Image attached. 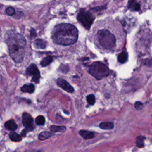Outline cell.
Segmentation results:
<instances>
[{
	"instance_id": "cell-15",
	"label": "cell",
	"mask_w": 152,
	"mask_h": 152,
	"mask_svg": "<svg viewBox=\"0 0 152 152\" xmlns=\"http://www.w3.org/2000/svg\"><path fill=\"white\" fill-rule=\"evenodd\" d=\"M113 127V124L110 122H103L99 124V127L103 129H112Z\"/></svg>"
},
{
	"instance_id": "cell-26",
	"label": "cell",
	"mask_w": 152,
	"mask_h": 152,
	"mask_svg": "<svg viewBox=\"0 0 152 152\" xmlns=\"http://www.w3.org/2000/svg\"><path fill=\"white\" fill-rule=\"evenodd\" d=\"M31 36H32V37H34L36 36V33L34 30V29H32V31H31Z\"/></svg>"
},
{
	"instance_id": "cell-25",
	"label": "cell",
	"mask_w": 152,
	"mask_h": 152,
	"mask_svg": "<svg viewBox=\"0 0 152 152\" xmlns=\"http://www.w3.org/2000/svg\"><path fill=\"white\" fill-rule=\"evenodd\" d=\"M32 129H33V127L26 128V129H23V130L22 131V133H21V136H23V137H25L26 135V134H27V132L28 131H29L32 130Z\"/></svg>"
},
{
	"instance_id": "cell-1",
	"label": "cell",
	"mask_w": 152,
	"mask_h": 152,
	"mask_svg": "<svg viewBox=\"0 0 152 152\" xmlns=\"http://www.w3.org/2000/svg\"><path fill=\"white\" fill-rule=\"evenodd\" d=\"M5 41L13 60L16 63H21L24 58L26 45L24 36L15 31L10 30L5 36Z\"/></svg>"
},
{
	"instance_id": "cell-9",
	"label": "cell",
	"mask_w": 152,
	"mask_h": 152,
	"mask_svg": "<svg viewBox=\"0 0 152 152\" xmlns=\"http://www.w3.org/2000/svg\"><path fill=\"white\" fill-rule=\"evenodd\" d=\"M79 134L84 139H91L94 137V132L87 130H80L79 131Z\"/></svg>"
},
{
	"instance_id": "cell-22",
	"label": "cell",
	"mask_w": 152,
	"mask_h": 152,
	"mask_svg": "<svg viewBox=\"0 0 152 152\" xmlns=\"http://www.w3.org/2000/svg\"><path fill=\"white\" fill-rule=\"evenodd\" d=\"M87 101L89 105H93L95 103V96L93 94H90L87 96Z\"/></svg>"
},
{
	"instance_id": "cell-7",
	"label": "cell",
	"mask_w": 152,
	"mask_h": 152,
	"mask_svg": "<svg viewBox=\"0 0 152 152\" xmlns=\"http://www.w3.org/2000/svg\"><path fill=\"white\" fill-rule=\"evenodd\" d=\"M56 83L57 84H58L61 88H62L63 90L68 93H72L74 91V88L65 80L58 79H57Z\"/></svg>"
},
{
	"instance_id": "cell-12",
	"label": "cell",
	"mask_w": 152,
	"mask_h": 152,
	"mask_svg": "<svg viewBox=\"0 0 152 152\" xmlns=\"http://www.w3.org/2000/svg\"><path fill=\"white\" fill-rule=\"evenodd\" d=\"M128 8L134 11H138L140 9V6L139 4H138L137 2L134 1H131L128 2Z\"/></svg>"
},
{
	"instance_id": "cell-11",
	"label": "cell",
	"mask_w": 152,
	"mask_h": 152,
	"mask_svg": "<svg viewBox=\"0 0 152 152\" xmlns=\"http://www.w3.org/2000/svg\"><path fill=\"white\" fill-rule=\"evenodd\" d=\"M5 127L10 131H15L17 128V125L13 120H9L5 123Z\"/></svg>"
},
{
	"instance_id": "cell-2",
	"label": "cell",
	"mask_w": 152,
	"mask_h": 152,
	"mask_svg": "<svg viewBox=\"0 0 152 152\" xmlns=\"http://www.w3.org/2000/svg\"><path fill=\"white\" fill-rule=\"evenodd\" d=\"M78 30L74 26L68 23L56 25L52 32V39L53 42L60 45L68 46L77 41Z\"/></svg>"
},
{
	"instance_id": "cell-17",
	"label": "cell",
	"mask_w": 152,
	"mask_h": 152,
	"mask_svg": "<svg viewBox=\"0 0 152 152\" xmlns=\"http://www.w3.org/2000/svg\"><path fill=\"white\" fill-rule=\"evenodd\" d=\"M50 130L52 132H64L66 130V127L65 126H56V125H52L50 127Z\"/></svg>"
},
{
	"instance_id": "cell-16",
	"label": "cell",
	"mask_w": 152,
	"mask_h": 152,
	"mask_svg": "<svg viewBox=\"0 0 152 152\" xmlns=\"http://www.w3.org/2000/svg\"><path fill=\"white\" fill-rule=\"evenodd\" d=\"M128 60V53L126 52H121L118 56V61L121 64L125 63Z\"/></svg>"
},
{
	"instance_id": "cell-18",
	"label": "cell",
	"mask_w": 152,
	"mask_h": 152,
	"mask_svg": "<svg viewBox=\"0 0 152 152\" xmlns=\"http://www.w3.org/2000/svg\"><path fill=\"white\" fill-rule=\"evenodd\" d=\"M53 61V57L52 56H46L45 58H44L42 61L41 62V65L42 67H46L47 65H49Z\"/></svg>"
},
{
	"instance_id": "cell-27",
	"label": "cell",
	"mask_w": 152,
	"mask_h": 152,
	"mask_svg": "<svg viewBox=\"0 0 152 152\" xmlns=\"http://www.w3.org/2000/svg\"><path fill=\"white\" fill-rule=\"evenodd\" d=\"M32 152H40V151H33Z\"/></svg>"
},
{
	"instance_id": "cell-6",
	"label": "cell",
	"mask_w": 152,
	"mask_h": 152,
	"mask_svg": "<svg viewBox=\"0 0 152 152\" xmlns=\"http://www.w3.org/2000/svg\"><path fill=\"white\" fill-rule=\"evenodd\" d=\"M26 73L29 75H33L32 82H34L36 83H39L41 77L40 72L34 64H32L29 66L26 70Z\"/></svg>"
},
{
	"instance_id": "cell-14",
	"label": "cell",
	"mask_w": 152,
	"mask_h": 152,
	"mask_svg": "<svg viewBox=\"0 0 152 152\" xmlns=\"http://www.w3.org/2000/svg\"><path fill=\"white\" fill-rule=\"evenodd\" d=\"M9 137H10V139H11V140H12L13 141H14V142L21 141L22 139L21 136L18 134L17 133H16L15 132H10L9 134Z\"/></svg>"
},
{
	"instance_id": "cell-3",
	"label": "cell",
	"mask_w": 152,
	"mask_h": 152,
	"mask_svg": "<svg viewBox=\"0 0 152 152\" xmlns=\"http://www.w3.org/2000/svg\"><path fill=\"white\" fill-rule=\"evenodd\" d=\"M96 39L101 47L106 51H113L116 47L115 36L108 29H101L96 34Z\"/></svg>"
},
{
	"instance_id": "cell-5",
	"label": "cell",
	"mask_w": 152,
	"mask_h": 152,
	"mask_svg": "<svg viewBox=\"0 0 152 152\" xmlns=\"http://www.w3.org/2000/svg\"><path fill=\"white\" fill-rule=\"evenodd\" d=\"M94 17L88 11H82L77 15V20L87 29H89L94 21Z\"/></svg>"
},
{
	"instance_id": "cell-20",
	"label": "cell",
	"mask_w": 152,
	"mask_h": 152,
	"mask_svg": "<svg viewBox=\"0 0 152 152\" xmlns=\"http://www.w3.org/2000/svg\"><path fill=\"white\" fill-rule=\"evenodd\" d=\"M146 139V137H144V136H139L137 137V140H136V144H137V146L138 147H140V148H141L143 147L144 146V140Z\"/></svg>"
},
{
	"instance_id": "cell-19",
	"label": "cell",
	"mask_w": 152,
	"mask_h": 152,
	"mask_svg": "<svg viewBox=\"0 0 152 152\" xmlns=\"http://www.w3.org/2000/svg\"><path fill=\"white\" fill-rule=\"evenodd\" d=\"M52 136H53V134L51 132H49L48 131H43V132H41L40 134L39 135V139L40 140H45Z\"/></svg>"
},
{
	"instance_id": "cell-10",
	"label": "cell",
	"mask_w": 152,
	"mask_h": 152,
	"mask_svg": "<svg viewBox=\"0 0 152 152\" xmlns=\"http://www.w3.org/2000/svg\"><path fill=\"white\" fill-rule=\"evenodd\" d=\"M35 87L33 84H26L23 85L21 87L22 91L24 93H33L34 91Z\"/></svg>"
},
{
	"instance_id": "cell-21",
	"label": "cell",
	"mask_w": 152,
	"mask_h": 152,
	"mask_svg": "<svg viewBox=\"0 0 152 152\" xmlns=\"http://www.w3.org/2000/svg\"><path fill=\"white\" fill-rule=\"evenodd\" d=\"M35 122L38 125H44L45 122V117L42 115L38 116L35 120Z\"/></svg>"
},
{
	"instance_id": "cell-13",
	"label": "cell",
	"mask_w": 152,
	"mask_h": 152,
	"mask_svg": "<svg viewBox=\"0 0 152 152\" xmlns=\"http://www.w3.org/2000/svg\"><path fill=\"white\" fill-rule=\"evenodd\" d=\"M34 47L37 49H45L46 46V43L42 39H37L33 44Z\"/></svg>"
},
{
	"instance_id": "cell-24",
	"label": "cell",
	"mask_w": 152,
	"mask_h": 152,
	"mask_svg": "<svg viewBox=\"0 0 152 152\" xmlns=\"http://www.w3.org/2000/svg\"><path fill=\"white\" fill-rule=\"evenodd\" d=\"M134 106L136 108V109L137 110H141L143 109V104L141 102H136L135 103V105H134Z\"/></svg>"
},
{
	"instance_id": "cell-23",
	"label": "cell",
	"mask_w": 152,
	"mask_h": 152,
	"mask_svg": "<svg viewBox=\"0 0 152 152\" xmlns=\"http://www.w3.org/2000/svg\"><path fill=\"white\" fill-rule=\"evenodd\" d=\"M6 13L8 15H10V16L13 15L15 14V10L13 7H8V8H7L6 9Z\"/></svg>"
},
{
	"instance_id": "cell-4",
	"label": "cell",
	"mask_w": 152,
	"mask_h": 152,
	"mask_svg": "<svg viewBox=\"0 0 152 152\" xmlns=\"http://www.w3.org/2000/svg\"><path fill=\"white\" fill-rule=\"evenodd\" d=\"M89 72L94 77L101 80L109 75V68L103 63L98 61L90 65Z\"/></svg>"
},
{
	"instance_id": "cell-8",
	"label": "cell",
	"mask_w": 152,
	"mask_h": 152,
	"mask_svg": "<svg viewBox=\"0 0 152 152\" xmlns=\"http://www.w3.org/2000/svg\"><path fill=\"white\" fill-rule=\"evenodd\" d=\"M22 123L26 128L32 127L33 123V119L29 113L25 112L22 115Z\"/></svg>"
}]
</instances>
